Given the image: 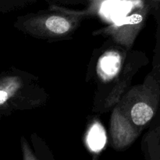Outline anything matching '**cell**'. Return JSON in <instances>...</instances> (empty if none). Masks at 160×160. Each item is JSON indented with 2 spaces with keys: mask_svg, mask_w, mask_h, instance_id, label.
Masks as SVG:
<instances>
[{
  "mask_svg": "<svg viewBox=\"0 0 160 160\" xmlns=\"http://www.w3.org/2000/svg\"><path fill=\"white\" fill-rule=\"evenodd\" d=\"M88 145L92 151L98 152L104 148L106 143V135L102 127L95 123L89 131L87 138Z\"/></svg>",
  "mask_w": 160,
  "mask_h": 160,
  "instance_id": "1",
  "label": "cell"
},
{
  "mask_svg": "<svg viewBox=\"0 0 160 160\" xmlns=\"http://www.w3.org/2000/svg\"><path fill=\"white\" fill-rule=\"evenodd\" d=\"M131 118L137 125H144L152 120L154 115V110L149 105L144 102H138L131 109Z\"/></svg>",
  "mask_w": 160,
  "mask_h": 160,
  "instance_id": "2",
  "label": "cell"
},
{
  "mask_svg": "<svg viewBox=\"0 0 160 160\" xmlns=\"http://www.w3.org/2000/svg\"><path fill=\"white\" fill-rule=\"evenodd\" d=\"M45 27L48 31L56 34H62L70 29V23L66 18L52 16L45 20Z\"/></svg>",
  "mask_w": 160,
  "mask_h": 160,
  "instance_id": "3",
  "label": "cell"
},
{
  "mask_svg": "<svg viewBox=\"0 0 160 160\" xmlns=\"http://www.w3.org/2000/svg\"><path fill=\"white\" fill-rule=\"evenodd\" d=\"M109 67H112L117 70L120 67V59L115 56H105L102 60V68L105 73L108 72Z\"/></svg>",
  "mask_w": 160,
  "mask_h": 160,
  "instance_id": "4",
  "label": "cell"
},
{
  "mask_svg": "<svg viewBox=\"0 0 160 160\" xmlns=\"http://www.w3.org/2000/svg\"><path fill=\"white\" fill-rule=\"evenodd\" d=\"M22 151H23V160H40L31 152V148H29L26 142L22 143Z\"/></svg>",
  "mask_w": 160,
  "mask_h": 160,
  "instance_id": "5",
  "label": "cell"
}]
</instances>
